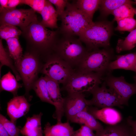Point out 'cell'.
<instances>
[{
	"label": "cell",
	"mask_w": 136,
	"mask_h": 136,
	"mask_svg": "<svg viewBox=\"0 0 136 136\" xmlns=\"http://www.w3.org/2000/svg\"><path fill=\"white\" fill-rule=\"evenodd\" d=\"M112 31L111 22H93L82 32L79 38L85 44L87 51H90L99 47L109 46Z\"/></svg>",
	"instance_id": "obj_3"
},
{
	"label": "cell",
	"mask_w": 136,
	"mask_h": 136,
	"mask_svg": "<svg viewBox=\"0 0 136 136\" xmlns=\"http://www.w3.org/2000/svg\"><path fill=\"white\" fill-rule=\"evenodd\" d=\"M117 26L116 30L130 32L136 28V20L133 18H127L117 21Z\"/></svg>",
	"instance_id": "obj_30"
},
{
	"label": "cell",
	"mask_w": 136,
	"mask_h": 136,
	"mask_svg": "<svg viewBox=\"0 0 136 136\" xmlns=\"http://www.w3.org/2000/svg\"><path fill=\"white\" fill-rule=\"evenodd\" d=\"M23 31L31 44L43 55L44 60L53 53L58 31L48 29L38 20L31 23Z\"/></svg>",
	"instance_id": "obj_1"
},
{
	"label": "cell",
	"mask_w": 136,
	"mask_h": 136,
	"mask_svg": "<svg viewBox=\"0 0 136 136\" xmlns=\"http://www.w3.org/2000/svg\"><path fill=\"white\" fill-rule=\"evenodd\" d=\"M135 72H136V64L135 66Z\"/></svg>",
	"instance_id": "obj_44"
},
{
	"label": "cell",
	"mask_w": 136,
	"mask_h": 136,
	"mask_svg": "<svg viewBox=\"0 0 136 136\" xmlns=\"http://www.w3.org/2000/svg\"><path fill=\"white\" fill-rule=\"evenodd\" d=\"M21 33V31L16 26L8 24L0 25V37L1 39L6 41L11 38H19Z\"/></svg>",
	"instance_id": "obj_29"
},
{
	"label": "cell",
	"mask_w": 136,
	"mask_h": 136,
	"mask_svg": "<svg viewBox=\"0 0 136 136\" xmlns=\"http://www.w3.org/2000/svg\"><path fill=\"white\" fill-rule=\"evenodd\" d=\"M64 111L67 121L88 106V100L83 93H68L64 98Z\"/></svg>",
	"instance_id": "obj_12"
},
{
	"label": "cell",
	"mask_w": 136,
	"mask_h": 136,
	"mask_svg": "<svg viewBox=\"0 0 136 136\" xmlns=\"http://www.w3.org/2000/svg\"><path fill=\"white\" fill-rule=\"evenodd\" d=\"M87 110L96 119L99 120L109 125L118 124L122 119L120 113L112 107L99 109L94 106H88Z\"/></svg>",
	"instance_id": "obj_15"
},
{
	"label": "cell",
	"mask_w": 136,
	"mask_h": 136,
	"mask_svg": "<svg viewBox=\"0 0 136 136\" xmlns=\"http://www.w3.org/2000/svg\"><path fill=\"white\" fill-rule=\"evenodd\" d=\"M135 8L130 4L122 5L113 11L112 14L114 16V20L117 21L127 18H133Z\"/></svg>",
	"instance_id": "obj_28"
},
{
	"label": "cell",
	"mask_w": 136,
	"mask_h": 136,
	"mask_svg": "<svg viewBox=\"0 0 136 136\" xmlns=\"http://www.w3.org/2000/svg\"><path fill=\"white\" fill-rule=\"evenodd\" d=\"M134 4H136V0H135L134 1Z\"/></svg>",
	"instance_id": "obj_43"
},
{
	"label": "cell",
	"mask_w": 136,
	"mask_h": 136,
	"mask_svg": "<svg viewBox=\"0 0 136 136\" xmlns=\"http://www.w3.org/2000/svg\"><path fill=\"white\" fill-rule=\"evenodd\" d=\"M104 75L93 72L76 71L62 89L67 93L90 92L99 86L103 80Z\"/></svg>",
	"instance_id": "obj_6"
},
{
	"label": "cell",
	"mask_w": 136,
	"mask_h": 136,
	"mask_svg": "<svg viewBox=\"0 0 136 136\" xmlns=\"http://www.w3.org/2000/svg\"><path fill=\"white\" fill-rule=\"evenodd\" d=\"M46 3L48 7L49 14L54 22L57 24L58 14L52 4L49 0H46Z\"/></svg>",
	"instance_id": "obj_36"
},
{
	"label": "cell",
	"mask_w": 136,
	"mask_h": 136,
	"mask_svg": "<svg viewBox=\"0 0 136 136\" xmlns=\"http://www.w3.org/2000/svg\"><path fill=\"white\" fill-rule=\"evenodd\" d=\"M61 24L59 32L62 35L79 37L93 22L77 7L74 2L68 3L60 17Z\"/></svg>",
	"instance_id": "obj_4"
},
{
	"label": "cell",
	"mask_w": 136,
	"mask_h": 136,
	"mask_svg": "<svg viewBox=\"0 0 136 136\" xmlns=\"http://www.w3.org/2000/svg\"><path fill=\"white\" fill-rule=\"evenodd\" d=\"M40 14L42 17V20L40 22L44 27L51 29L58 28L57 24L54 22L49 14L46 3Z\"/></svg>",
	"instance_id": "obj_32"
},
{
	"label": "cell",
	"mask_w": 136,
	"mask_h": 136,
	"mask_svg": "<svg viewBox=\"0 0 136 136\" xmlns=\"http://www.w3.org/2000/svg\"><path fill=\"white\" fill-rule=\"evenodd\" d=\"M45 76L47 88L50 97L54 104L55 111L53 117L57 122H61L64 115V98L61 93L59 84L47 76Z\"/></svg>",
	"instance_id": "obj_13"
},
{
	"label": "cell",
	"mask_w": 136,
	"mask_h": 136,
	"mask_svg": "<svg viewBox=\"0 0 136 136\" xmlns=\"http://www.w3.org/2000/svg\"><path fill=\"white\" fill-rule=\"evenodd\" d=\"M49 1L55 6L56 10L58 16L60 17L65 11L69 2L66 0H49Z\"/></svg>",
	"instance_id": "obj_34"
},
{
	"label": "cell",
	"mask_w": 136,
	"mask_h": 136,
	"mask_svg": "<svg viewBox=\"0 0 136 136\" xmlns=\"http://www.w3.org/2000/svg\"><path fill=\"white\" fill-rule=\"evenodd\" d=\"M101 2L100 0H78L73 2L79 10L92 21L94 14L99 9Z\"/></svg>",
	"instance_id": "obj_22"
},
{
	"label": "cell",
	"mask_w": 136,
	"mask_h": 136,
	"mask_svg": "<svg viewBox=\"0 0 136 136\" xmlns=\"http://www.w3.org/2000/svg\"><path fill=\"white\" fill-rule=\"evenodd\" d=\"M103 80L107 86L113 89L120 97L124 105L128 106L130 98L136 94V84L128 83L123 76L115 77L109 73Z\"/></svg>",
	"instance_id": "obj_11"
},
{
	"label": "cell",
	"mask_w": 136,
	"mask_h": 136,
	"mask_svg": "<svg viewBox=\"0 0 136 136\" xmlns=\"http://www.w3.org/2000/svg\"><path fill=\"white\" fill-rule=\"evenodd\" d=\"M128 3L132 5L134 3L129 0H102L99 9L102 15L106 16L122 5Z\"/></svg>",
	"instance_id": "obj_25"
},
{
	"label": "cell",
	"mask_w": 136,
	"mask_h": 136,
	"mask_svg": "<svg viewBox=\"0 0 136 136\" xmlns=\"http://www.w3.org/2000/svg\"><path fill=\"white\" fill-rule=\"evenodd\" d=\"M0 75L1 70L2 67L5 65L9 67L11 69L17 81L22 80L13 60L4 48L1 39L0 40Z\"/></svg>",
	"instance_id": "obj_26"
},
{
	"label": "cell",
	"mask_w": 136,
	"mask_h": 136,
	"mask_svg": "<svg viewBox=\"0 0 136 136\" xmlns=\"http://www.w3.org/2000/svg\"><path fill=\"white\" fill-rule=\"evenodd\" d=\"M75 71L67 63L53 53L48 57L41 72L63 85Z\"/></svg>",
	"instance_id": "obj_7"
},
{
	"label": "cell",
	"mask_w": 136,
	"mask_h": 136,
	"mask_svg": "<svg viewBox=\"0 0 136 136\" xmlns=\"http://www.w3.org/2000/svg\"><path fill=\"white\" fill-rule=\"evenodd\" d=\"M0 123L4 126L10 136H19L20 129L15 124L9 120L1 114L0 115Z\"/></svg>",
	"instance_id": "obj_31"
},
{
	"label": "cell",
	"mask_w": 136,
	"mask_h": 136,
	"mask_svg": "<svg viewBox=\"0 0 136 136\" xmlns=\"http://www.w3.org/2000/svg\"><path fill=\"white\" fill-rule=\"evenodd\" d=\"M6 41L8 53L13 60L16 68L23 55L22 49L19 41V38H11Z\"/></svg>",
	"instance_id": "obj_23"
},
{
	"label": "cell",
	"mask_w": 136,
	"mask_h": 136,
	"mask_svg": "<svg viewBox=\"0 0 136 136\" xmlns=\"http://www.w3.org/2000/svg\"><path fill=\"white\" fill-rule=\"evenodd\" d=\"M87 108L77 114L70 121L81 125L84 124L96 132L102 130L104 128L103 126L87 111Z\"/></svg>",
	"instance_id": "obj_18"
},
{
	"label": "cell",
	"mask_w": 136,
	"mask_h": 136,
	"mask_svg": "<svg viewBox=\"0 0 136 136\" xmlns=\"http://www.w3.org/2000/svg\"><path fill=\"white\" fill-rule=\"evenodd\" d=\"M0 136H10L3 125L0 123Z\"/></svg>",
	"instance_id": "obj_39"
},
{
	"label": "cell",
	"mask_w": 136,
	"mask_h": 136,
	"mask_svg": "<svg viewBox=\"0 0 136 136\" xmlns=\"http://www.w3.org/2000/svg\"><path fill=\"white\" fill-rule=\"evenodd\" d=\"M73 136H95V133L90 128L83 125L79 129L75 131Z\"/></svg>",
	"instance_id": "obj_35"
},
{
	"label": "cell",
	"mask_w": 136,
	"mask_h": 136,
	"mask_svg": "<svg viewBox=\"0 0 136 136\" xmlns=\"http://www.w3.org/2000/svg\"><path fill=\"white\" fill-rule=\"evenodd\" d=\"M126 122L131 127L134 136H136V120H134L132 116H129L127 118Z\"/></svg>",
	"instance_id": "obj_37"
},
{
	"label": "cell",
	"mask_w": 136,
	"mask_h": 136,
	"mask_svg": "<svg viewBox=\"0 0 136 136\" xmlns=\"http://www.w3.org/2000/svg\"><path fill=\"white\" fill-rule=\"evenodd\" d=\"M31 105L25 96H14L7 104V113L10 121L16 124L18 119L28 113Z\"/></svg>",
	"instance_id": "obj_14"
},
{
	"label": "cell",
	"mask_w": 136,
	"mask_h": 136,
	"mask_svg": "<svg viewBox=\"0 0 136 136\" xmlns=\"http://www.w3.org/2000/svg\"><path fill=\"white\" fill-rule=\"evenodd\" d=\"M62 35L61 37L57 41L53 53L76 71L88 51L79 38L74 36Z\"/></svg>",
	"instance_id": "obj_2"
},
{
	"label": "cell",
	"mask_w": 136,
	"mask_h": 136,
	"mask_svg": "<svg viewBox=\"0 0 136 136\" xmlns=\"http://www.w3.org/2000/svg\"><path fill=\"white\" fill-rule=\"evenodd\" d=\"M136 52L116 56V60L110 63L108 71L122 69L135 72Z\"/></svg>",
	"instance_id": "obj_17"
},
{
	"label": "cell",
	"mask_w": 136,
	"mask_h": 136,
	"mask_svg": "<svg viewBox=\"0 0 136 136\" xmlns=\"http://www.w3.org/2000/svg\"><path fill=\"white\" fill-rule=\"evenodd\" d=\"M92 98L88 100V105L98 109L117 107L121 108L124 105L119 95L112 89L107 87L104 82L100 87L98 86L90 92Z\"/></svg>",
	"instance_id": "obj_9"
},
{
	"label": "cell",
	"mask_w": 136,
	"mask_h": 136,
	"mask_svg": "<svg viewBox=\"0 0 136 136\" xmlns=\"http://www.w3.org/2000/svg\"><path fill=\"white\" fill-rule=\"evenodd\" d=\"M45 0H21V4L29 6L36 12L40 14L46 3Z\"/></svg>",
	"instance_id": "obj_33"
},
{
	"label": "cell",
	"mask_w": 136,
	"mask_h": 136,
	"mask_svg": "<svg viewBox=\"0 0 136 136\" xmlns=\"http://www.w3.org/2000/svg\"><path fill=\"white\" fill-rule=\"evenodd\" d=\"M0 11V25L8 24L18 26L22 30L38 20L36 12L32 9H4Z\"/></svg>",
	"instance_id": "obj_10"
},
{
	"label": "cell",
	"mask_w": 136,
	"mask_h": 136,
	"mask_svg": "<svg viewBox=\"0 0 136 136\" xmlns=\"http://www.w3.org/2000/svg\"><path fill=\"white\" fill-rule=\"evenodd\" d=\"M112 58L110 52L105 49L88 51L77 69L93 72L104 75L107 71Z\"/></svg>",
	"instance_id": "obj_8"
},
{
	"label": "cell",
	"mask_w": 136,
	"mask_h": 136,
	"mask_svg": "<svg viewBox=\"0 0 136 136\" xmlns=\"http://www.w3.org/2000/svg\"><path fill=\"white\" fill-rule=\"evenodd\" d=\"M134 80L135 82V84H136V75L134 76Z\"/></svg>",
	"instance_id": "obj_41"
},
{
	"label": "cell",
	"mask_w": 136,
	"mask_h": 136,
	"mask_svg": "<svg viewBox=\"0 0 136 136\" xmlns=\"http://www.w3.org/2000/svg\"><path fill=\"white\" fill-rule=\"evenodd\" d=\"M95 136H134L130 127L126 122L108 125L102 131L96 132Z\"/></svg>",
	"instance_id": "obj_20"
},
{
	"label": "cell",
	"mask_w": 136,
	"mask_h": 136,
	"mask_svg": "<svg viewBox=\"0 0 136 136\" xmlns=\"http://www.w3.org/2000/svg\"><path fill=\"white\" fill-rule=\"evenodd\" d=\"M75 131L69 121L57 122L53 125L47 122L43 131L44 136H73Z\"/></svg>",
	"instance_id": "obj_19"
},
{
	"label": "cell",
	"mask_w": 136,
	"mask_h": 136,
	"mask_svg": "<svg viewBox=\"0 0 136 136\" xmlns=\"http://www.w3.org/2000/svg\"><path fill=\"white\" fill-rule=\"evenodd\" d=\"M135 14L136 15V9L135 8V11H134Z\"/></svg>",
	"instance_id": "obj_42"
},
{
	"label": "cell",
	"mask_w": 136,
	"mask_h": 136,
	"mask_svg": "<svg viewBox=\"0 0 136 136\" xmlns=\"http://www.w3.org/2000/svg\"><path fill=\"white\" fill-rule=\"evenodd\" d=\"M136 46V28L130 32L124 40H118L116 49L119 53L125 51L131 50Z\"/></svg>",
	"instance_id": "obj_27"
},
{
	"label": "cell",
	"mask_w": 136,
	"mask_h": 136,
	"mask_svg": "<svg viewBox=\"0 0 136 136\" xmlns=\"http://www.w3.org/2000/svg\"><path fill=\"white\" fill-rule=\"evenodd\" d=\"M44 63L41 61L36 53L27 52L23 55L16 69L23 81L25 90V97L28 101L31 96L29 92L33 85L38 79Z\"/></svg>",
	"instance_id": "obj_5"
},
{
	"label": "cell",
	"mask_w": 136,
	"mask_h": 136,
	"mask_svg": "<svg viewBox=\"0 0 136 136\" xmlns=\"http://www.w3.org/2000/svg\"><path fill=\"white\" fill-rule=\"evenodd\" d=\"M21 0H8V9H16V7L19 5L21 4Z\"/></svg>",
	"instance_id": "obj_38"
},
{
	"label": "cell",
	"mask_w": 136,
	"mask_h": 136,
	"mask_svg": "<svg viewBox=\"0 0 136 136\" xmlns=\"http://www.w3.org/2000/svg\"><path fill=\"white\" fill-rule=\"evenodd\" d=\"M8 1V0H0V10L7 8Z\"/></svg>",
	"instance_id": "obj_40"
},
{
	"label": "cell",
	"mask_w": 136,
	"mask_h": 136,
	"mask_svg": "<svg viewBox=\"0 0 136 136\" xmlns=\"http://www.w3.org/2000/svg\"><path fill=\"white\" fill-rule=\"evenodd\" d=\"M37 96L41 101L54 106V104L51 99L47 87L46 77L41 76L35 82L32 87Z\"/></svg>",
	"instance_id": "obj_24"
},
{
	"label": "cell",
	"mask_w": 136,
	"mask_h": 136,
	"mask_svg": "<svg viewBox=\"0 0 136 136\" xmlns=\"http://www.w3.org/2000/svg\"><path fill=\"white\" fill-rule=\"evenodd\" d=\"M22 86L10 71L3 76L0 80V91L9 92L12 94L14 96L18 95V90Z\"/></svg>",
	"instance_id": "obj_21"
},
{
	"label": "cell",
	"mask_w": 136,
	"mask_h": 136,
	"mask_svg": "<svg viewBox=\"0 0 136 136\" xmlns=\"http://www.w3.org/2000/svg\"><path fill=\"white\" fill-rule=\"evenodd\" d=\"M43 115L40 112L27 118L24 126L21 129L20 133L24 136H43L41 123Z\"/></svg>",
	"instance_id": "obj_16"
}]
</instances>
